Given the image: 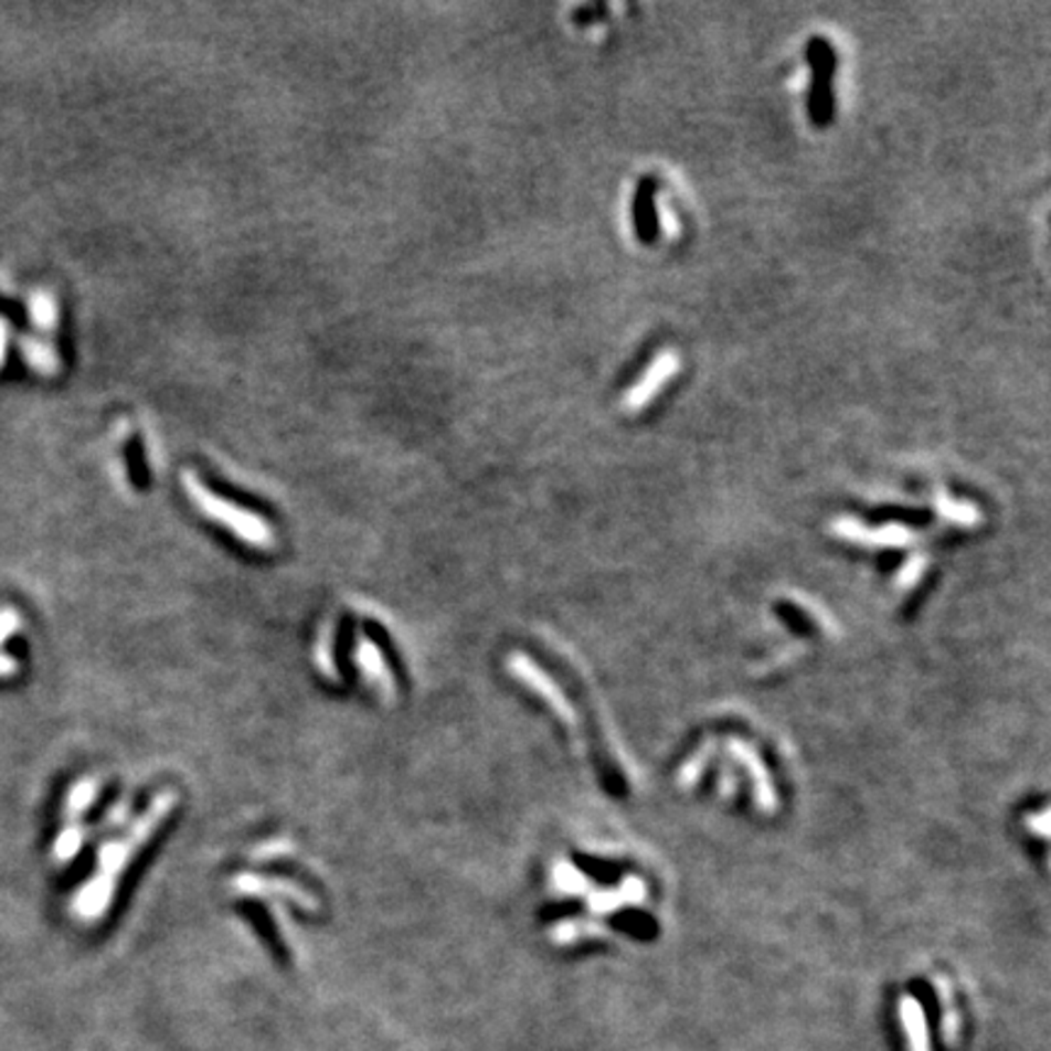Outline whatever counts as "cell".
<instances>
[{"mask_svg":"<svg viewBox=\"0 0 1051 1051\" xmlns=\"http://www.w3.org/2000/svg\"><path fill=\"white\" fill-rule=\"evenodd\" d=\"M18 672V662L10 655H0V677H10Z\"/></svg>","mask_w":1051,"mask_h":1051,"instance_id":"cell-22","label":"cell"},{"mask_svg":"<svg viewBox=\"0 0 1051 1051\" xmlns=\"http://www.w3.org/2000/svg\"><path fill=\"white\" fill-rule=\"evenodd\" d=\"M317 665H319V670L325 672L327 677H333L337 679L339 672H337V665H333V624L325 628V633H321L319 636V645H317Z\"/></svg>","mask_w":1051,"mask_h":1051,"instance_id":"cell-16","label":"cell"},{"mask_svg":"<svg viewBox=\"0 0 1051 1051\" xmlns=\"http://www.w3.org/2000/svg\"><path fill=\"white\" fill-rule=\"evenodd\" d=\"M183 487L188 497L193 499V505L205 513L208 519L222 523L224 529L234 533L238 541L256 548V551H273V548H276L278 543L276 531H273L270 523L263 517H258V513L246 511L238 505H234V501L214 495L195 473H183Z\"/></svg>","mask_w":1051,"mask_h":1051,"instance_id":"cell-2","label":"cell"},{"mask_svg":"<svg viewBox=\"0 0 1051 1051\" xmlns=\"http://www.w3.org/2000/svg\"><path fill=\"white\" fill-rule=\"evenodd\" d=\"M234 891L244 893V895H256V899H283L290 901L302 911H317L319 903L312 893L302 889L300 883L280 879V877H263V874H242L234 879Z\"/></svg>","mask_w":1051,"mask_h":1051,"instance_id":"cell-4","label":"cell"},{"mask_svg":"<svg viewBox=\"0 0 1051 1051\" xmlns=\"http://www.w3.org/2000/svg\"><path fill=\"white\" fill-rule=\"evenodd\" d=\"M1027 826L1034 828L1039 832V838H1049V818H1047V810H1042V814L1039 816H1030V820H1027Z\"/></svg>","mask_w":1051,"mask_h":1051,"instance_id":"cell-21","label":"cell"},{"mask_svg":"<svg viewBox=\"0 0 1051 1051\" xmlns=\"http://www.w3.org/2000/svg\"><path fill=\"white\" fill-rule=\"evenodd\" d=\"M675 370H677V358L672 353H662L660 358H657V361L650 365L648 375H645L638 385L630 390L628 407L638 410L643 407V404H648L657 394V390H660L665 382L675 375Z\"/></svg>","mask_w":1051,"mask_h":1051,"instance_id":"cell-9","label":"cell"},{"mask_svg":"<svg viewBox=\"0 0 1051 1051\" xmlns=\"http://www.w3.org/2000/svg\"><path fill=\"white\" fill-rule=\"evenodd\" d=\"M98 792H100V784L95 782L93 776H86V779H81L78 784L71 786V792L66 796V808H64L66 818L78 820L91 808V804L95 801Z\"/></svg>","mask_w":1051,"mask_h":1051,"instance_id":"cell-11","label":"cell"},{"mask_svg":"<svg viewBox=\"0 0 1051 1051\" xmlns=\"http://www.w3.org/2000/svg\"><path fill=\"white\" fill-rule=\"evenodd\" d=\"M353 657H355V667L365 677V682L373 687L382 699L390 703L394 697H397V682H394V675L385 662V655H382V650L378 648L373 638H368L365 633H358Z\"/></svg>","mask_w":1051,"mask_h":1051,"instance_id":"cell-5","label":"cell"},{"mask_svg":"<svg viewBox=\"0 0 1051 1051\" xmlns=\"http://www.w3.org/2000/svg\"><path fill=\"white\" fill-rule=\"evenodd\" d=\"M731 752L740 762L745 764L750 776H752V784H755L757 806L762 810H767V814H774V810H776V794H774V786H772V779H769V772L762 764L757 752L752 750L747 743H743V740H731Z\"/></svg>","mask_w":1051,"mask_h":1051,"instance_id":"cell-7","label":"cell"},{"mask_svg":"<svg viewBox=\"0 0 1051 1051\" xmlns=\"http://www.w3.org/2000/svg\"><path fill=\"white\" fill-rule=\"evenodd\" d=\"M937 507H939L942 513H945L947 519L957 521V523H964V526L978 523V519H981V517H978V511H976L972 505H964V501H952V499H947L945 495H939Z\"/></svg>","mask_w":1051,"mask_h":1051,"instance_id":"cell-15","label":"cell"},{"mask_svg":"<svg viewBox=\"0 0 1051 1051\" xmlns=\"http://www.w3.org/2000/svg\"><path fill=\"white\" fill-rule=\"evenodd\" d=\"M935 986L939 990V1006H942V1039H945L947 1047H957L959 1044V1034H962V1018L957 1010V1002H954V990L947 984V978L937 976Z\"/></svg>","mask_w":1051,"mask_h":1051,"instance_id":"cell-10","label":"cell"},{"mask_svg":"<svg viewBox=\"0 0 1051 1051\" xmlns=\"http://www.w3.org/2000/svg\"><path fill=\"white\" fill-rule=\"evenodd\" d=\"M20 630V616L13 608H3L0 612V645H3L10 636H15Z\"/></svg>","mask_w":1051,"mask_h":1051,"instance_id":"cell-19","label":"cell"},{"mask_svg":"<svg viewBox=\"0 0 1051 1051\" xmlns=\"http://www.w3.org/2000/svg\"><path fill=\"white\" fill-rule=\"evenodd\" d=\"M899 1020H901V1027H903V1039H905L907 1051H933L925 1010L913 996L901 998Z\"/></svg>","mask_w":1051,"mask_h":1051,"instance_id":"cell-8","label":"cell"},{"mask_svg":"<svg viewBox=\"0 0 1051 1051\" xmlns=\"http://www.w3.org/2000/svg\"><path fill=\"white\" fill-rule=\"evenodd\" d=\"M592 935H606L602 927L590 925V923H577V920H565V923H558L551 933V939L555 945H572L582 937H592Z\"/></svg>","mask_w":1051,"mask_h":1051,"instance_id":"cell-12","label":"cell"},{"mask_svg":"<svg viewBox=\"0 0 1051 1051\" xmlns=\"http://www.w3.org/2000/svg\"><path fill=\"white\" fill-rule=\"evenodd\" d=\"M923 570H925V558H913L911 563L905 565V570L901 572V577H899L901 587H913V584L917 582V577L923 575Z\"/></svg>","mask_w":1051,"mask_h":1051,"instance_id":"cell-20","label":"cell"},{"mask_svg":"<svg viewBox=\"0 0 1051 1051\" xmlns=\"http://www.w3.org/2000/svg\"><path fill=\"white\" fill-rule=\"evenodd\" d=\"M711 747H713V745L709 743L707 747H703V750H699V752H697V755H694V757H691V760H689V764H687V767H684L682 772H679V786H684V788H689V786H694V784H697V779H699V774H701L703 769H707V757H709V752H711Z\"/></svg>","mask_w":1051,"mask_h":1051,"instance_id":"cell-17","label":"cell"},{"mask_svg":"<svg viewBox=\"0 0 1051 1051\" xmlns=\"http://www.w3.org/2000/svg\"><path fill=\"white\" fill-rule=\"evenodd\" d=\"M83 835L86 832H83V828L78 826H68L62 835H59L54 842V859L59 864H66L78 854V850L83 847Z\"/></svg>","mask_w":1051,"mask_h":1051,"instance_id":"cell-14","label":"cell"},{"mask_svg":"<svg viewBox=\"0 0 1051 1051\" xmlns=\"http://www.w3.org/2000/svg\"><path fill=\"white\" fill-rule=\"evenodd\" d=\"M832 531L842 535L847 541L854 543H864V545H905L913 541V533L903 529V526H893L889 523L887 529L879 531H869L864 523L852 521V519H840L832 523Z\"/></svg>","mask_w":1051,"mask_h":1051,"instance_id":"cell-6","label":"cell"},{"mask_svg":"<svg viewBox=\"0 0 1051 1051\" xmlns=\"http://www.w3.org/2000/svg\"><path fill=\"white\" fill-rule=\"evenodd\" d=\"M32 317L34 321H38V325L42 327H52L54 325V302H52V297L50 295H38L32 300Z\"/></svg>","mask_w":1051,"mask_h":1051,"instance_id":"cell-18","label":"cell"},{"mask_svg":"<svg viewBox=\"0 0 1051 1051\" xmlns=\"http://www.w3.org/2000/svg\"><path fill=\"white\" fill-rule=\"evenodd\" d=\"M507 667L521 684H526L531 691H535V694H539L541 699L548 701V707H551L558 713L560 721L567 723L572 731H577V713H575V709H572V703L567 701L563 691H560V687L553 682V679L548 677L541 670V667L531 660L529 655L511 652L509 660H507Z\"/></svg>","mask_w":1051,"mask_h":1051,"instance_id":"cell-3","label":"cell"},{"mask_svg":"<svg viewBox=\"0 0 1051 1051\" xmlns=\"http://www.w3.org/2000/svg\"><path fill=\"white\" fill-rule=\"evenodd\" d=\"M176 804H178V794L171 792V788H166V792L151 798V804L147 806L145 814L135 820V826H131L123 838L110 840L100 847L98 871H95L93 879L86 881V887H83L74 899L76 917L86 920V923H93V920H100L105 915V911L113 903L117 881L119 877H123V871L129 867L131 857H135L141 847L149 842L151 835L159 830V826L166 818H169Z\"/></svg>","mask_w":1051,"mask_h":1051,"instance_id":"cell-1","label":"cell"},{"mask_svg":"<svg viewBox=\"0 0 1051 1051\" xmlns=\"http://www.w3.org/2000/svg\"><path fill=\"white\" fill-rule=\"evenodd\" d=\"M553 881H555V887H558L560 891H563V893L577 895V893L590 891V881L584 879L582 871L572 867L570 862H558V864H555V869H553Z\"/></svg>","mask_w":1051,"mask_h":1051,"instance_id":"cell-13","label":"cell"}]
</instances>
